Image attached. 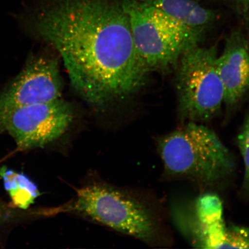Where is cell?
Wrapping results in <instances>:
<instances>
[{"label":"cell","mask_w":249,"mask_h":249,"mask_svg":"<svg viewBox=\"0 0 249 249\" xmlns=\"http://www.w3.org/2000/svg\"><path fill=\"white\" fill-rule=\"evenodd\" d=\"M195 200L175 205L174 224L193 247L204 249H233L238 228L227 225L223 204L213 192H204Z\"/></svg>","instance_id":"8992f818"},{"label":"cell","mask_w":249,"mask_h":249,"mask_svg":"<svg viewBox=\"0 0 249 249\" xmlns=\"http://www.w3.org/2000/svg\"><path fill=\"white\" fill-rule=\"evenodd\" d=\"M164 175L186 180L202 192L224 189L237 173V160L213 130L203 124L185 123L157 139Z\"/></svg>","instance_id":"7a4b0ae2"},{"label":"cell","mask_w":249,"mask_h":249,"mask_svg":"<svg viewBox=\"0 0 249 249\" xmlns=\"http://www.w3.org/2000/svg\"><path fill=\"white\" fill-rule=\"evenodd\" d=\"M236 144L244 163V174L239 196L244 201L249 200V110L236 138Z\"/></svg>","instance_id":"7c38bea8"},{"label":"cell","mask_w":249,"mask_h":249,"mask_svg":"<svg viewBox=\"0 0 249 249\" xmlns=\"http://www.w3.org/2000/svg\"><path fill=\"white\" fill-rule=\"evenodd\" d=\"M123 7L136 52L149 72L175 70L183 53L203 40L144 0H123Z\"/></svg>","instance_id":"3957f363"},{"label":"cell","mask_w":249,"mask_h":249,"mask_svg":"<svg viewBox=\"0 0 249 249\" xmlns=\"http://www.w3.org/2000/svg\"><path fill=\"white\" fill-rule=\"evenodd\" d=\"M216 45L192 47L176 68L178 113L183 123H207L220 113L225 92L217 67Z\"/></svg>","instance_id":"5b68a950"},{"label":"cell","mask_w":249,"mask_h":249,"mask_svg":"<svg viewBox=\"0 0 249 249\" xmlns=\"http://www.w3.org/2000/svg\"><path fill=\"white\" fill-rule=\"evenodd\" d=\"M217 67L225 92L224 105L232 111L249 92V39L244 33L233 31L227 37Z\"/></svg>","instance_id":"9c48e42d"},{"label":"cell","mask_w":249,"mask_h":249,"mask_svg":"<svg viewBox=\"0 0 249 249\" xmlns=\"http://www.w3.org/2000/svg\"><path fill=\"white\" fill-rule=\"evenodd\" d=\"M27 23L61 57L71 85L88 104L123 100L149 71L134 45L123 0H36Z\"/></svg>","instance_id":"6da1fadb"},{"label":"cell","mask_w":249,"mask_h":249,"mask_svg":"<svg viewBox=\"0 0 249 249\" xmlns=\"http://www.w3.org/2000/svg\"><path fill=\"white\" fill-rule=\"evenodd\" d=\"M236 6L238 10L245 17L248 15L249 12V0H230Z\"/></svg>","instance_id":"4fadbf2b"},{"label":"cell","mask_w":249,"mask_h":249,"mask_svg":"<svg viewBox=\"0 0 249 249\" xmlns=\"http://www.w3.org/2000/svg\"><path fill=\"white\" fill-rule=\"evenodd\" d=\"M60 212L79 214L148 244H155L160 235V222L147 205L107 184L83 186Z\"/></svg>","instance_id":"277c9868"},{"label":"cell","mask_w":249,"mask_h":249,"mask_svg":"<svg viewBox=\"0 0 249 249\" xmlns=\"http://www.w3.org/2000/svg\"><path fill=\"white\" fill-rule=\"evenodd\" d=\"M62 89L57 60L34 55L0 93V124L18 108L61 99Z\"/></svg>","instance_id":"ba28073f"},{"label":"cell","mask_w":249,"mask_h":249,"mask_svg":"<svg viewBox=\"0 0 249 249\" xmlns=\"http://www.w3.org/2000/svg\"><path fill=\"white\" fill-rule=\"evenodd\" d=\"M73 120L72 108L61 98L18 109L0 124V134L8 133L19 150L43 148L63 136Z\"/></svg>","instance_id":"52a82bcc"},{"label":"cell","mask_w":249,"mask_h":249,"mask_svg":"<svg viewBox=\"0 0 249 249\" xmlns=\"http://www.w3.org/2000/svg\"><path fill=\"white\" fill-rule=\"evenodd\" d=\"M182 26L204 36L216 20L214 12L194 0H144Z\"/></svg>","instance_id":"30bf717a"},{"label":"cell","mask_w":249,"mask_h":249,"mask_svg":"<svg viewBox=\"0 0 249 249\" xmlns=\"http://www.w3.org/2000/svg\"><path fill=\"white\" fill-rule=\"evenodd\" d=\"M5 212L3 210V208L0 205V221H1L4 217H5Z\"/></svg>","instance_id":"5bb4252c"},{"label":"cell","mask_w":249,"mask_h":249,"mask_svg":"<svg viewBox=\"0 0 249 249\" xmlns=\"http://www.w3.org/2000/svg\"><path fill=\"white\" fill-rule=\"evenodd\" d=\"M0 176L4 182L5 191L18 208L27 209L39 197L38 187L26 174L3 166L0 169Z\"/></svg>","instance_id":"8fae6325"}]
</instances>
